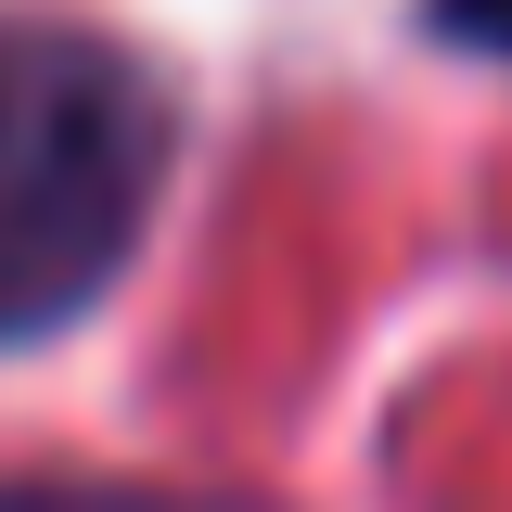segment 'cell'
Masks as SVG:
<instances>
[{
	"instance_id": "obj_1",
	"label": "cell",
	"mask_w": 512,
	"mask_h": 512,
	"mask_svg": "<svg viewBox=\"0 0 512 512\" xmlns=\"http://www.w3.org/2000/svg\"><path fill=\"white\" fill-rule=\"evenodd\" d=\"M180 154L167 64L90 13H0V346H52L116 295Z\"/></svg>"
},
{
	"instance_id": "obj_2",
	"label": "cell",
	"mask_w": 512,
	"mask_h": 512,
	"mask_svg": "<svg viewBox=\"0 0 512 512\" xmlns=\"http://www.w3.org/2000/svg\"><path fill=\"white\" fill-rule=\"evenodd\" d=\"M0 512H256L218 487H141V474H13Z\"/></svg>"
},
{
	"instance_id": "obj_3",
	"label": "cell",
	"mask_w": 512,
	"mask_h": 512,
	"mask_svg": "<svg viewBox=\"0 0 512 512\" xmlns=\"http://www.w3.org/2000/svg\"><path fill=\"white\" fill-rule=\"evenodd\" d=\"M423 26H436L448 52H487V64H512V0H423Z\"/></svg>"
}]
</instances>
